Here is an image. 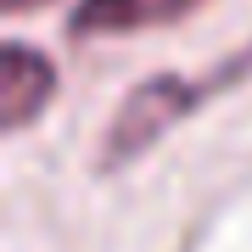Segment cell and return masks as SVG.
<instances>
[{
	"mask_svg": "<svg viewBox=\"0 0 252 252\" xmlns=\"http://www.w3.org/2000/svg\"><path fill=\"white\" fill-rule=\"evenodd\" d=\"M56 101V67L23 39L0 45V129L17 135Z\"/></svg>",
	"mask_w": 252,
	"mask_h": 252,
	"instance_id": "obj_2",
	"label": "cell"
},
{
	"mask_svg": "<svg viewBox=\"0 0 252 252\" xmlns=\"http://www.w3.org/2000/svg\"><path fill=\"white\" fill-rule=\"evenodd\" d=\"M6 11H34V6H45V0H0Z\"/></svg>",
	"mask_w": 252,
	"mask_h": 252,
	"instance_id": "obj_4",
	"label": "cell"
},
{
	"mask_svg": "<svg viewBox=\"0 0 252 252\" xmlns=\"http://www.w3.org/2000/svg\"><path fill=\"white\" fill-rule=\"evenodd\" d=\"M241 79H252V45L235 51L230 62H213L207 73H157V79L135 84V90L124 95V107L112 112V124H107L101 168L112 174V168H124V162L146 157L180 118H190L196 107H207L213 95H224L230 84H241Z\"/></svg>",
	"mask_w": 252,
	"mask_h": 252,
	"instance_id": "obj_1",
	"label": "cell"
},
{
	"mask_svg": "<svg viewBox=\"0 0 252 252\" xmlns=\"http://www.w3.org/2000/svg\"><path fill=\"white\" fill-rule=\"evenodd\" d=\"M207 0H79L67 17V39H112V34H146L168 28L202 11Z\"/></svg>",
	"mask_w": 252,
	"mask_h": 252,
	"instance_id": "obj_3",
	"label": "cell"
}]
</instances>
